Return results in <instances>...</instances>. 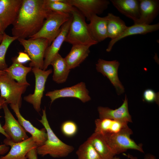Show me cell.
<instances>
[{
    "mask_svg": "<svg viewBox=\"0 0 159 159\" xmlns=\"http://www.w3.org/2000/svg\"><path fill=\"white\" fill-rule=\"evenodd\" d=\"M49 11L44 0H22L17 18L12 29L13 36L29 38L42 28Z\"/></svg>",
    "mask_w": 159,
    "mask_h": 159,
    "instance_id": "1",
    "label": "cell"
},
{
    "mask_svg": "<svg viewBox=\"0 0 159 159\" xmlns=\"http://www.w3.org/2000/svg\"><path fill=\"white\" fill-rule=\"evenodd\" d=\"M42 113L41 119L39 121L45 128L47 138L43 145L36 148L37 154L42 156L49 155L54 158L67 156L74 150V148L64 143L57 137L49 125L45 109L42 110Z\"/></svg>",
    "mask_w": 159,
    "mask_h": 159,
    "instance_id": "2",
    "label": "cell"
},
{
    "mask_svg": "<svg viewBox=\"0 0 159 159\" xmlns=\"http://www.w3.org/2000/svg\"><path fill=\"white\" fill-rule=\"evenodd\" d=\"M72 19L65 42L74 45H89L97 43L92 38L85 18L76 8L71 13Z\"/></svg>",
    "mask_w": 159,
    "mask_h": 159,
    "instance_id": "3",
    "label": "cell"
},
{
    "mask_svg": "<svg viewBox=\"0 0 159 159\" xmlns=\"http://www.w3.org/2000/svg\"><path fill=\"white\" fill-rule=\"evenodd\" d=\"M132 133V130L128 126L117 133L100 134L115 155L128 149L135 150L144 153L142 144H137L130 138V136Z\"/></svg>",
    "mask_w": 159,
    "mask_h": 159,
    "instance_id": "4",
    "label": "cell"
},
{
    "mask_svg": "<svg viewBox=\"0 0 159 159\" xmlns=\"http://www.w3.org/2000/svg\"><path fill=\"white\" fill-rule=\"evenodd\" d=\"M71 16V14H68L49 11L41 29L28 39L44 38L47 40L49 45L59 33L62 25Z\"/></svg>",
    "mask_w": 159,
    "mask_h": 159,
    "instance_id": "5",
    "label": "cell"
},
{
    "mask_svg": "<svg viewBox=\"0 0 159 159\" xmlns=\"http://www.w3.org/2000/svg\"><path fill=\"white\" fill-rule=\"evenodd\" d=\"M28 86L16 82L6 73L0 75V96L8 104L17 105L20 108L22 95Z\"/></svg>",
    "mask_w": 159,
    "mask_h": 159,
    "instance_id": "6",
    "label": "cell"
},
{
    "mask_svg": "<svg viewBox=\"0 0 159 159\" xmlns=\"http://www.w3.org/2000/svg\"><path fill=\"white\" fill-rule=\"evenodd\" d=\"M17 40L31 59L30 67L43 70L45 53L49 45L47 40L42 38L34 39L18 38Z\"/></svg>",
    "mask_w": 159,
    "mask_h": 159,
    "instance_id": "7",
    "label": "cell"
},
{
    "mask_svg": "<svg viewBox=\"0 0 159 159\" xmlns=\"http://www.w3.org/2000/svg\"><path fill=\"white\" fill-rule=\"evenodd\" d=\"M32 71L34 74L35 79V90L33 94L25 96L24 100L33 106L38 112L41 110V100L44 91L45 84L49 76L52 73V69L44 70L35 67H32Z\"/></svg>",
    "mask_w": 159,
    "mask_h": 159,
    "instance_id": "8",
    "label": "cell"
},
{
    "mask_svg": "<svg viewBox=\"0 0 159 159\" xmlns=\"http://www.w3.org/2000/svg\"><path fill=\"white\" fill-rule=\"evenodd\" d=\"M45 95L50 98L51 104L55 100L62 97L75 98L83 103L91 100L85 84L82 82L70 87L48 92Z\"/></svg>",
    "mask_w": 159,
    "mask_h": 159,
    "instance_id": "9",
    "label": "cell"
},
{
    "mask_svg": "<svg viewBox=\"0 0 159 159\" xmlns=\"http://www.w3.org/2000/svg\"><path fill=\"white\" fill-rule=\"evenodd\" d=\"M4 113L5 122L2 127L9 139L15 143L23 141L29 138L26 131L18 120L14 118L5 102L2 108Z\"/></svg>",
    "mask_w": 159,
    "mask_h": 159,
    "instance_id": "10",
    "label": "cell"
},
{
    "mask_svg": "<svg viewBox=\"0 0 159 159\" xmlns=\"http://www.w3.org/2000/svg\"><path fill=\"white\" fill-rule=\"evenodd\" d=\"M67 1L89 21L92 16L102 14L110 4L107 0H67Z\"/></svg>",
    "mask_w": 159,
    "mask_h": 159,
    "instance_id": "11",
    "label": "cell"
},
{
    "mask_svg": "<svg viewBox=\"0 0 159 159\" xmlns=\"http://www.w3.org/2000/svg\"><path fill=\"white\" fill-rule=\"evenodd\" d=\"M22 0H0V28L2 34L13 24L17 16Z\"/></svg>",
    "mask_w": 159,
    "mask_h": 159,
    "instance_id": "12",
    "label": "cell"
},
{
    "mask_svg": "<svg viewBox=\"0 0 159 159\" xmlns=\"http://www.w3.org/2000/svg\"><path fill=\"white\" fill-rule=\"evenodd\" d=\"M120 64L116 60L108 61L99 59L96 64L97 71L106 76L115 87L117 94L120 95L125 91L123 86L118 75V70Z\"/></svg>",
    "mask_w": 159,
    "mask_h": 159,
    "instance_id": "13",
    "label": "cell"
},
{
    "mask_svg": "<svg viewBox=\"0 0 159 159\" xmlns=\"http://www.w3.org/2000/svg\"><path fill=\"white\" fill-rule=\"evenodd\" d=\"M3 143L6 145L10 146L11 149L6 155L0 157V159H28L26 156L27 153L31 150L38 147L32 136L18 143L6 138Z\"/></svg>",
    "mask_w": 159,
    "mask_h": 159,
    "instance_id": "14",
    "label": "cell"
},
{
    "mask_svg": "<svg viewBox=\"0 0 159 159\" xmlns=\"http://www.w3.org/2000/svg\"><path fill=\"white\" fill-rule=\"evenodd\" d=\"M72 19L71 15L69 19L62 26L58 35L46 49L44 55L43 70H47L50 64L52 61L59 53V51L62 44L65 41Z\"/></svg>",
    "mask_w": 159,
    "mask_h": 159,
    "instance_id": "15",
    "label": "cell"
},
{
    "mask_svg": "<svg viewBox=\"0 0 159 159\" xmlns=\"http://www.w3.org/2000/svg\"><path fill=\"white\" fill-rule=\"evenodd\" d=\"M10 106L14 112L18 121L26 132L32 135L38 147L43 145L47 138V134L45 128L44 127L39 129L34 127L29 121L25 119L21 115L19 108L17 105L10 104Z\"/></svg>",
    "mask_w": 159,
    "mask_h": 159,
    "instance_id": "16",
    "label": "cell"
},
{
    "mask_svg": "<svg viewBox=\"0 0 159 159\" xmlns=\"http://www.w3.org/2000/svg\"><path fill=\"white\" fill-rule=\"evenodd\" d=\"M97 110L100 119L107 118L127 123L132 122L128 111L126 95L122 104L118 108L113 110L108 107L99 106Z\"/></svg>",
    "mask_w": 159,
    "mask_h": 159,
    "instance_id": "17",
    "label": "cell"
},
{
    "mask_svg": "<svg viewBox=\"0 0 159 159\" xmlns=\"http://www.w3.org/2000/svg\"><path fill=\"white\" fill-rule=\"evenodd\" d=\"M140 17L134 24L150 25L158 15L159 0H139Z\"/></svg>",
    "mask_w": 159,
    "mask_h": 159,
    "instance_id": "18",
    "label": "cell"
},
{
    "mask_svg": "<svg viewBox=\"0 0 159 159\" xmlns=\"http://www.w3.org/2000/svg\"><path fill=\"white\" fill-rule=\"evenodd\" d=\"M87 26L90 35L93 40L97 43L102 42L107 37V19L95 15L90 18Z\"/></svg>",
    "mask_w": 159,
    "mask_h": 159,
    "instance_id": "19",
    "label": "cell"
},
{
    "mask_svg": "<svg viewBox=\"0 0 159 159\" xmlns=\"http://www.w3.org/2000/svg\"><path fill=\"white\" fill-rule=\"evenodd\" d=\"M159 29V23L152 25L134 24L131 26H127L119 37L115 39L111 40L106 49V51L110 52L114 44L124 38L135 35L146 34L157 31Z\"/></svg>",
    "mask_w": 159,
    "mask_h": 159,
    "instance_id": "20",
    "label": "cell"
},
{
    "mask_svg": "<svg viewBox=\"0 0 159 159\" xmlns=\"http://www.w3.org/2000/svg\"><path fill=\"white\" fill-rule=\"evenodd\" d=\"M110 1L120 12L132 20L134 22L139 19V0H111Z\"/></svg>",
    "mask_w": 159,
    "mask_h": 159,
    "instance_id": "21",
    "label": "cell"
},
{
    "mask_svg": "<svg viewBox=\"0 0 159 159\" xmlns=\"http://www.w3.org/2000/svg\"><path fill=\"white\" fill-rule=\"evenodd\" d=\"M90 46H72L64 58L68 66L71 69L78 66L87 57L90 52Z\"/></svg>",
    "mask_w": 159,
    "mask_h": 159,
    "instance_id": "22",
    "label": "cell"
},
{
    "mask_svg": "<svg viewBox=\"0 0 159 159\" xmlns=\"http://www.w3.org/2000/svg\"><path fill=\"white\" fill-rule=\"evenodd\" d=\"M17 56L12 57V64L5 69L6 73L12 79L16 80L19 84L30 85L26 80L27 74L32 71V67H26L17 60Z\"/></svg>",
    "mask_w": 159,
    "mask_h": 159,
    "instance_id": "23",
    "label": "cell"
},
{
    "mask_svg": "<svg viewBox=\"0 0 159 159\" xmlns=\"http://www.w3.org/2000/svg\"><path fill=\"white\" fill-rule=\"evenodd\" d=\"M53 68V80L58 84L66 82L70 69L69 68L64 58L58 54L52 61L50 64Z\"/></svg>",
    "mask_w": 159,
    "mask_h": 159,
    "instance_id": "24",
    "label": "cell"
},
{
    "mask_svg": "<svg viewBox=\"0 0 159 159\" xmlns=\"http://www.w3.org/2000/svg\"><path fill=\"white\" fill-rule=\"evenodd\" d=\"M95 132L100 133H115L128 126V123L107 118L97 119L95 120Z\"/></svg>",
    "mask_w": 159,
    "mask_h": 159,
    "instance_id": "25",
    "label": "cell"
},
{
    "mask_svg": "<svg viewBox=\"0 0 159 159\" xmlns=\"http://www.w3.org/2000/svg\"><path fill=\"white\" fill-rule=\"evenodd\" d=\"M87 140L94 147L101 159H113L115 157V155L101 134L95 132Z\"/></svg>",
    "mask_w": 159,
    "mask_h": 159,
    "instance_id": "26",
    "label": "cell"
},
{
    "mask_svg": "<svg viewBox=\"0 0 159 159\" xmlns=\"http://www.w3.org/2000/svg\"><path fill=\"white\" fill-rule=\"evenodd\" d=\"M106 16L107 37L112 40L119 37L127 26L125 22L119 17L112 13H108Z\"/></svg>",
    "mask_w": 159,
    "mask_h": 159,
    "instance_id": "27",
    "label": "cell"
},
{
    "mask_svg": "<svg viewBox=\"0 0 159 159\" xmlns=\"http://www.w3.org/2000/svg\"><path fill=\"white\" fill-rule=\"evenodd\" d=\"M44 4L47 10L53 12L71 14L76 9L67 0H44Z\"/></svg>",
    "mask_w": 159,
    "mask_h": 159,
    "instance_id": "28",
    "label": "cell"
},
{
    "mask_svg": "<svg viewBox=\"0 0 159 159\" xmlns=\"http://www.w3.org/2000/svg\"><path fill=\"white\" fill-rule=\"evenodd\" d=\"M76 154L78 159H101L94 147L87 140L79 146Z\"/></svg>",
    "mask_w": 159,
    "mask_h": 159,
    "instance_id": "29",
    "label": "cell"
},
{
    "mask_svg": "<svg viewBox=\"0 0 159 159\" xmlns=\"http://www.w3.org/2000/svg\"><path fill=\"white\" fill-rule=\"evenodd\" d=\"M3 35V39L0 44V71H4L8 67L5 59L6 52L11 43L18 39L16 37L10 36L5 32Z\"/></svg>",
    "mask_w": 159,
    "mask_h": 159,
    "instance_id": "30",
    "label": "cell"
},
{
    "mask_svg": "<svg viewBox=\"0 0 159 159\" xmlns=\"http://www.w3.org/2000/svg\"><path fill=\"white\" fill-rule=\"evenodd\" d=\"M78 127L76 124L71 120L64 122L61 126V130L65 136L71 137L74 136L77 133Z\"/></svg>",
    "mask_w": 159,
    "mask_h": 159,
    "instance_id": "31",
    "label": "cell"
},
{
    "mask_svg": "<svg viewBox=\"0 0 159 159\" xmlns=\"http://www.w3.org/2000/svg\"><path fill=\"white\" fill-rule=\"evenodd\" d=\"M143 100L149 103L156 102L159 103V94L150 89L145 90L143 95Z\"/></svg>",
    "mask_w": 159,
    "mask_h": 159,
    "instance_id": "32",
    "label": "cell"
},
{
    "mask_svg": "<svg viewBox=\"0 0 159 159\" xmlns=\"http://www.w3.org/2000/svg\"><path fill=\"white\" fill-rule=\"evenodd\" d=\"M17 57V60L19 63L22 64L29 61H31V59L28 55L25 52H19Z\"/></svg>",
    "mask_w": 159,
    "mask_h": 159,
    "instance_id": "33",
    "label": "cell"
},
{
    "mask_svg": "<svg viewBox=\"0 0 159 159\" xmlns=\"http://www.w3.org/2000/svg\"><path fill=\"white\" fill-rule=\"evenodd\" d=\"M36 148L30 150L26 154V157L28 159H38Z\"/></svg>",
    "mask_w": 159,
    "mask_h": 159,
    "instance_id": "34",
    "label": "cell"
},
{
    "mask_svg": "<svg viewBox=\"0 0 159 159\" xmlns=\"http://www.w3.org/2000/svg\"><path fill=\"white\" fill-rule=\"evenodd\" d=\"M6 102L5 100L0 96V110L3 108V105L4 103ZM0 133L4 135L6 138L9 139L8 135L4 131L2 126L0 123Z\"/></svg>",
    "mask_w": 159,
    "mask_h": 159,
    "instance_id": "35",
    "label": "cell"
},
{
    "mask_svg": "<svg viewBox=\"0 0 159 159\" xmlns=\"http://www.w3.org/2000/svg\"><path fill=\"white\" fill-rule=\"evenodd\" d=\"M9 147L5 144L0 145V155H3L7 153L9 150Z\"/></svg>",
    "mask_w": 159,
    "mask_h": 159,
    "instance_id": "36",
    "label": "cell"
},
{
    "mask_svg": "<svg viewBox=\"0 0 159 159\" xmlns=\"http://www.w3.org/2000/svg\"><path fill=\"white\" fill-rule=\"evenodd\" d=\"M144 159H156V158L153 155L148 154L145 155Z\"/></svg>",
    "mask_w": 159,
    "mask_h": 159,
    "instance_id": "37",
    "label": "cell"
},
{
    "mask_svg": "<svg viewBox=\"0 0 159 159\" xmlns=\"http://www.w3.org/2000/svg\"><path fill=\"white\" fill-rule=\"evenodd\" d=\"M123 155L126 156H127L128 158L130 159H138L136 157H134L129 154H126L125 153L123 154Z\"/></svg>",
    "mask_w": 159,
    "mask_h": 159,
    "instance_id": "38",
    "label": "cell"
},
{
    "mask_svg": "<svg viewBox=\"0 0 159 159\" xmlns=\"http://www.w3.org/2000/svg\"><path fill=\"white\" fill-rule=\"evenodd\" d=\"M6 73V72L4 71H0V75L4 74Z\"/></svg>",
    "mask_w": 159,
    "mask_h": 159,
    "instance_id": "39",
    "label": "cell"
},
{
    "mask_svg": "<svg viewBox=\"0 0 159 159\" xmlns=\"http://www.w3.org/2000/svg\"><path fill=\"white\" fill-rule=\"evenodd\" d=\"M3 38V35H0V43H1L2 40Z\"/></svg>",
    "mask_w": 159,
    "mask_h": 159,
    "instance_id": "40",
    "label": "cell"
},
{
    "mask_svg": "<svg viewBox=\"0 0 159 159\" xmlns=\"http://www.w3.org/2000/svg\"><path fill=\"white\" fill-rule=\"evenodd\" d=\"M113 159H120L119 158L116 157H114ZM128 159H129L128 158Z\"/></svg>",
    "mask_w": 159,
    "mask_h": 159,
    "instance_id": "41",
    "label": "cell"
},
{
    "mask_svg": "<svg viewBox=\"0 0 159 159\" xmlns=\"http://www.w3.org/2000/svg\"><path fill=\"white\" fill-rule=\"evenodd\" d=\"M0 35H3L1 33L0 28Z\"/></svg>",
    "mask_w": 159,
    "mask_h": 159,
    "instance_id": "42",
    "label": "cell"
}]
</instances>
